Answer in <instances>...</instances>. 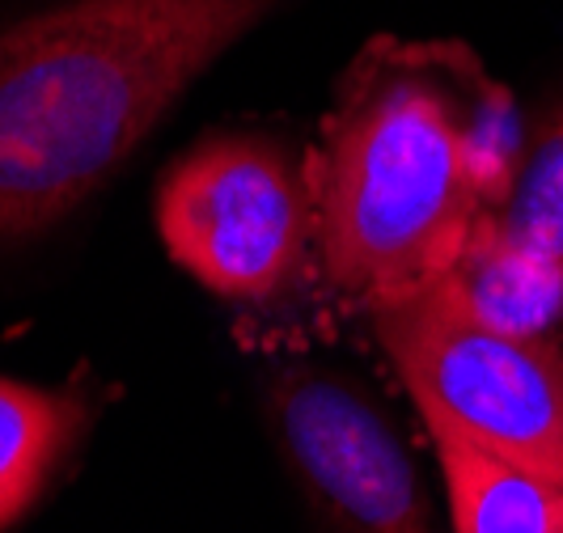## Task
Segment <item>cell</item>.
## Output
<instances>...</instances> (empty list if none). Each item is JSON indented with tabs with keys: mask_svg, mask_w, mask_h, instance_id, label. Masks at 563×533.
I'll return each instance as SVG.
<instances>
[{
	"mask_svg": "<svg viewBox=\"0 0 563 533\" xmlns=\"http://www.w3.org/2000/svg\"><path fill=\"white\" fill-rule=\"evenodd\" d=\"M89 407L73 390H47L0 373V533L47 496L73 457Z\"/></svg>",
	"mask_w": 563,
	"mask_h": 533,
	"instance_id": "8992f818",
	"label": "cell"
},
{
	"mask_svg": "<svg viewBox=\"0 0 563 533\" xmlns=\"http://www.w3.org/2000/svg\"><path fill=\"white\" fill-rule=\"evenodd\" d=\"M280 0H68L0 30V246L73 216Z\"/></svg>",
	"mask_w": 563,
	"mask_h": 533,
	"instance_id": "7a4b0ae2",
	"label": "cell"
},
{
	"mask_svg": "<svg viewBox=\"0 0 563 533\" xmlns=\"http://www.w3.org/2000/svg\"><path fill=\"white\" fill-rule=\"evenodd\" d=\"M492 225L526 251L563 258V102L526 136V153Z\"/></svg>",
	"mask_w": 563,
	"mask_h": 533,
	"instance_id": "ba28073f",
	"label": "cell"
},
{
	"mask_svg": "<svg viewBox=\"0 0 563 533\" xmlns=\"http://www.w3.org/2000/svg\"><path fill=\"white\" fill-rule=\"evenodd\" d=\"M450 284L483 322L517 335H551L563 322V258L508 242L492 216H483Z\"/></svg>",
	"mask_w": 563,
	"mask_h": 533,
	"instance_id": "52a82bcc",
	"label": "cell"
},
{
	"mask_svg": "<svg viewBox=\"0 0 563 533\" xmlns=\"http://www.w3.org/2000/svg\"><path fill=\"white\" fill-rule=\"evenodd\" d=\"M368 326L432 436L563 482V347L483 322L450 276L377 301Z\"/></svg>",
	"mask_w": 563,
	"mask_h": 533,
	"instance_id": "3957f363",
	"label": "cell"
},
{
	"mask_svg": "<svg viewBox=\"0 0 563 533\" xmlns=\"http://www.w3.org/2000/svg\"><path fill=\"white\" fill-rule=\"evenodd\" d=\"M526 136L512 89L471 47L373 38L306 157L327 284L373 309L441 280L505 203Z\"/></svg>",
	"mask_w": 563,
	"mask_h": 533,
	"instance_id": "6da1fadb",
	"label": "cell"
},
{
	"mask_svg": "<svg viewBox=\"0 0 563 533\" xmlns=\"http://www.w3.org/2000/svg\"><path fill=\"white\" fill-rule=\"evenodd\" d=\"M555 533H563V517H560V525H555Z\"/></svg>",
	"mask_w": 563,
	"mask_h": 533,
	"instance_id": "9c48e42d",
	"label": "cell"
},
{
	"mask_svg": "<svg viewBox=\"0 0 563 533\" xmlns=\"http://www.w3.org/2000/svg\"><path fill=\"white\" fill-rule=\"evenodd\" d=\"M263 407L280 457L335 533H437L416 457L347 373L310 360L272 368Z\"/></svg>",
	"mask_w": 563,
	"mask_h": 533,
	"instance_id": "5b68a950",
	"label": "cell"
},
{
	"mask_svg": "<svg viewBox=\"0 0 563 533\" xmlns=\"http://www.w3.org/2000/svg\"><path fill=\"white\" fill-rule=\"evenodd\" d=\"M166 254L229 301H276L318 258L310 169L267 136H208L157 182Z\"/></svg>",
	"mask_w": 563,
	"mask_h": 533,
	"instance_id": "277c9868",
	"label": "cell"
}]
</instances>
